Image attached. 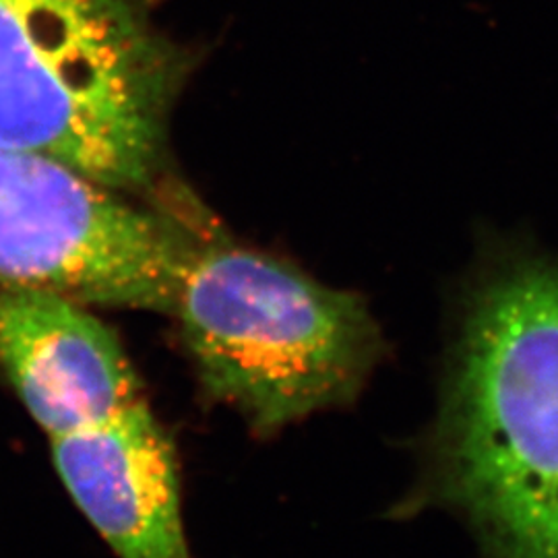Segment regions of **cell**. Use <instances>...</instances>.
Wrapping results in <instances>:
<instances>
[{
	"label": "cell",
	"mask_w": 558,
	"mask_h": 558,
	"mask_svg": "<svg viewBox=\"0 0 558 558\" xmlns=\"http://www.w3.org/2000/svg\"><path fill=\"white\" fill-rule=\"evenodd\" d=\"M168 315L203 391L265 439L352 403L385 348L360 294L232 239L216 220L186 260Z\"/></svg>",
	"instance_id": "obj_3"
},
{
	"label": "cell",
	"mask_w": 558,
	"mask_h": 558,
	"mask_svg": "<svg viewBox=\"0 0 558 558\" xmlns=\"http://www.w3.org/2000/svg\"><path fill=\"white\" fill-rule=\"evenodd\" d=\"M195 66L147 0H0V145L156 195Z\"/></svg>",
	"instance_id": "obj_2"
},
{
	"label": "cell",
	"mask_w": 558,
	"mask_h": 558,
	"mask_svg": "<svg viewBox=\"0 0 558 558\" xmlns=\"http://www.w3.org/2000/svg\"><path fill=\"white\" fill-rule=\"evenodd\" d=\"M414 505L484 558H558V259L505 246L470 279Z\"/></svg>",
	"instance_id": "obj_1"
},
{
	"label": "cell",
	"mask_w": 558,
	"mask_h": 558,
	"mask_svg": "<svg viewBox=\"0 0 558 558\" xmlns=\"http://www.w3.org/2000/svg\"><path fill=\"white\" fill-rule=\"evenodd\" d=\"M80 172L0 145V281L168 315L214 220L197 201L147 205Z\"/></svg>",
	"instance_id": "obj_4"
},
{
	"label": "cell",
	"mask_w": 558,
	"mask_h": 558,
	"mask_svg": "<svg viewBox=\"0 0 558 558\" xmlns=\"http://www.w3.org/2000/svg\"><path fill=\"white\" fill-rule=\"evenodd\" d=\"M0 366L50 440L145 401L114 331L87 304L41 288L0 281Z\"/></svg>",
	"instance_id": "obj_5"
},
{
	"label": "cell",
	"mask_w": 558,
	"mask_h": 558,
	"mask_svg": "<svg viewBox=\"0 0 558 558\" xmlns=\"http://www.w3.org/2000/svg\"><path fill=\"white\" fill-rule=\"evenodd\" d=\"M50 445L64 488L117 557L193 558L177 456L147 401Z\"/></svg>",
	"instance_id": "obj_6"
}]
</instances>
